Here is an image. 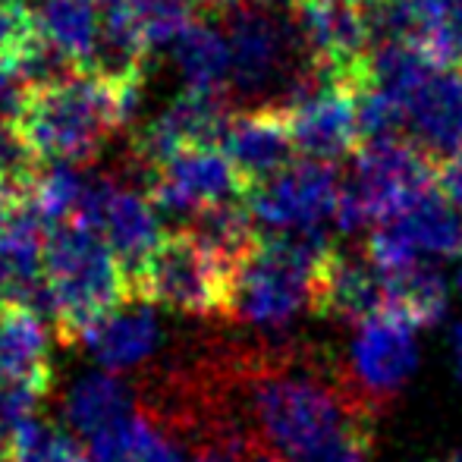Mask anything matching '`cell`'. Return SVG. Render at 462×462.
<instances>
[{"mask_svg":"<svg viewBox=\"0 0 462 462\" xmlns=\"http://www.w3.org/2000/svg\"><path fill=\"white\" fill-rule=\"evenodd\" d=\"M453 462H462V453H459V457H457V459H453Z\"/></svg>","mask_w":462,"mask_h":462,"instance_id":"33","label":"cell"},{"mask_svg":"<svg viewBox=\"0 0 462 462\" xmlns=\"http://www.w3.org/2000/svg\"><path fill=\"white\" fill-rule=\"evenodd\" d=\"M415 23V42L447 67L462 69V0H400Z\"/></svg>","mask_w":462,"mask_h":462,"instance_id":"22","label":"cell"},{"mask_svg":"<svg viewBox=\"0 0 462 462\" xmlns=\"http://www.w3.org/2000/svg\"><path fill=\"white\" fill-rule=\"evenodd\" d=\"M252 4H264V6H271V4H296V0H252Z\"/></svg>","mask_w":462,"mask_h":462,"instance_id":"30","label":"cell"},{"mask_svg":"<svg viewBox=\"0 0 462 462\" xmlns=\"http://www.w3.org/2000/svg\"><path fill=\"white\" fill-rule=\"evenodd\" d=\"M230 114L233 110H226V97L186 88L177 101L167 104L154 120H148L133 135V161L148 180L154 167L183 148L220 145Z\"/></svg>","mask_w":462,"mask_h":462,"instance_id":"13","label":"cell"},{"mask_svg":"<svg viewBox=\"0 0 462 462\" xmlns=\"http://www.w3.org/2000/svg\"><path fill=\"white\" fill-rule=\"evenodd\" d=\"M233 274L189 230L167 233L158 249L129 277L133 296L183 315H226Z\"/></svg>","mask_w":462,"mask_h":462,"instance_id":"5","label":"cell"},{"mask_svg":"<svg viewBox=\"0 0 462 462\" xmlns=\"http://www.w3.org/2000/svg\"><path fill=\"white\" fill-rule=\"evenodd\" d=\"M349 4H356V6H371V4H381V0H349Z\"/></svg>","mask_w":462,"mask_h":462,"instance_id":"31","label":"cell"},{"mask_svg":"<svg viewBox=\"0 0 462 462\" xmlns=\"http://www.w3.org/2000/svg\"><path fill=\"white\" fill-rule=\"evenodd\" d=\"M139 92L120 88L88 73L35 88L19 116V133L42 164H88L110 135L133 116Z\"/></svg>","mask_w":462,"mask_h":462,"instance_id":"1","label":"cell"},{"mask_svg":"<svg viewBox=\"0 0 462 462\" xmlns=\"http://www.w3.org/2000/svg\"><path fill=\"white\" fill-rule=\"evenodd\" d=\"M48 328L29 305L4 299L0 302V381L51 383Z\"/></svg>","mask_w":462,"mask_h":462,"instance_id":"18","label":"cell"},{"mask_svg":"<svg viewBox=\"0 0 462 462\" xmlns=\"http://www.w3.org/2000/svg\"><path fill=\"white\" fill-rule=\"evenodd\" d=\"M292 145L302 158L337 161L359 152V116H356V95L337 79L324 76L309 92H302L283 107Z\"/></svg>","mask_w":462,"mask_h":462,"instance_id":"12","label":"cell"},{"mask_svg":"<svg viewBox=\"0 0 462 462\" xmlns=\"http://www.w3.org/2000/svg\"><path fill=\"white\" fill-rule=\"evenodd\" d=\"M173 57L186 79V88L205 95H230L233 79V57L230 42L217 16L199 13L189 19V25L173 42Z\"/></svg>","mask_w":462,"mask_h":462,"instance_id":"17","label":"cell"},{"mask_svg":"<svg viewBox=\"0 0 462 462\" xmlns=\"http://www.w3.org/2000/svg\"><path fill=\"white\" fill-rule=\"evenodd\" d=\"M438 189L453 205L462 208V148L450 158H444V164L438 167Z\"/></svg>","mask_w":462,"mask_h":462,"instance_id":"25","label":"cell"},{"mask_svg":"<svg viewBox=\"0 0 462 462\" xmlns=\"http://www.w3.org/2000/svg\"><path fill=\"white\" fill-rule=\"evenodd\" d=\"M38 38L82 73L101 32V0H29Z\"/></svg>","mask_w":462,"mask_h":462,"instance_id":"19","label":"cell"},{"mask_svg":"<svg viewBox=\"0 0 462 462\" xmlns=\"http://www.w3.org/2000/svg\"><path fill=\"white\" fill-rule=\"evenodd\" d=\"M73 220L92 226L107 239V245L120 258L129 277L142 268V262L167 236L164 226H161V211L152 201V195L139 192V189H123L114 180L104 177L97 183H86V192H82Z\"/></svg>","mask_w":462,"mask_h":462,"instance_id":"10","label":"cell"},{"mask_svg":"<svg viewBox=\"0 0 462 462\" xmlns=\"http://www.w3.org/2000/svg\"><path fill=\"white\" fill-rule=\"evenodd\" d=\"M25 199H19V195H10V192H0V243L6 239V233H10L13 220H16L19 208H23Z\"/></svg>","mask_w":462,"mask_h":462,"instance_id":"26","label":"cell"},{"mask_svg":"<svg viewBox=\"0 0 462 462\" xmlns=\"http://www.w3.org/2000/svg\"><path fill=\"white\" fill-rule=\"evenodd\" d=\"M44 299L57 337L73 343L104 311L133 296L129 274L107 245V239L79 220L57 224L44 236L42 252Z\"/></svg>","mask_w":462,"mask_h":462,"instance_id":"2","label":"cell"},{"mask_svg":"<svg viewBox=\"0 0 462 462\" xmlns=\"http://www.w3.org/2000/svg\"><path fill=\"white\" fill-rule=\"evenodd\" d=\"M220 148L249 189L290 167L292 154H296L290 126H286L280 107H249L230 114Z\"/></svg>","mask_w":462,"mask_h":462,"instance_id":"15","label":"cell"},{"mask_svg":"<svg viewBox=\"0 0 462 462\" xmlns=\"http://www.w3.org/2000/svg\"><path fill=\"white\" fill-rule=\"evenodd\" d=\"M82 192H86V180L73 171L69 164H48L42 167L35 186L29 192L32 208L38 211V217L44 220V226H57L73 220L76 208L82 201Z\"/></svg>","mask_w":462,"mask_h":462,"instance_id":"24","label":"cell"},{"mask_svg":"<svg viewBox=\"0 0 462 462\" xmlns=\"http://www.w3.org/2000/svg\"><path fill=\"white\" fill-rule=\"evenodd\" d=\"M67 431L82 444L88 462H129L135 440V400L114 371L82 374L63 402Z\"/></svg>","mask_w":462,"mask_h":462,"instance_id":"7","label":"cell"},{"mask_svg":"<svg viewBox=\"0 0 462 462\" xmlns=\"http://www.w3.org/2000/svg\"><path fill=\"white\" fill-rule=\"evenodd\" d=\"M145 192L152 195L158 211L192 217L220 201L245 199L249 186L224 148L195 145L171 154L164 164L154 167L152 177L145 180Z\"/></svg>","mask_w":462,"mask_h":462,"instance_id":"9","label":"cell"},{"mask_svg":"<svg viewBox=\"0 0 462 462\" xmlns=\"http://www.w3.org/2000/svg\"><path fill=\"white\" fill-rule=\"evenodd\" d=\"M290 462H311V459H290Z\"/></svg>","mask_w":462,"mask_h":462,"instance_id":"32","label":"cell"},{"mask_svg":"<svg viewBox=\"0 0 462 462\" xmlns=\"http://www.w3.org/2000/svg\"><path fill=\"white\" fill-rule=\"evenodd\" d=\"M431 189H438V161L419 145L409 139L362 142L353 167L340 180L334 220L343 233L383 224Z\"/></svg>","mask_w":462,"mask_h":462,"instance_id":"4","label":"cell"},{"mask_svg":"<svg viewBox=\"0 0 462 462\" xmlns=\"http://www.w3.org/2000/svg\"><path fill=\"white\" fill-rule=\"evenodd\" d=\"M311 311L340 324H362L365 318L383 311L381 271L371 264L368 255L362 258L334 249L318 271Z\"/></svg>","mask_w":462,"mask_h":462,"instance_id":"16","label":"cell"},{"mask_svg":"<svg viewBox=\"0 0 462 462\" xmlns=\"http://www.w3.org/2000/svg\"><path fill=\"white\" fill-rule=\"evenodd\" d=\"M6 299V268H4V262H0V302Z\"/></svg>","mask_w":462,"mask_h":462,"instance_id":"29","label":"cell"},{"mask_svg":"<svg viewBox=\"0 0 462 462\" xmlns=\"http://www.w3.org/2000/svg\"><path fill=\"white\" fill-rule=\"evenodd\" d=\"M381 280L387 311L406 318L415 328H431L444 318L447 302H450V283L440 268L412 262L393 274H381Z\"/></svg>","mask_w":462,"mask_h":462,"instance_id":"21","label":"cell"},{"mask_svg":"<svg viewBox=\"0 0 462 462\" xmlns=\"http://www.w3.org/2000/svg\"><path fill=\"white\" fill-rule=\"evenodd\" d=\"M334 252L318 230H290L262 236L255 255L236 271L226 299V318L249 328L274 330L311 309L315 280Z\"/></svg>","mask_w":462,"mask_h":462,"instance_id":"3","label":"cell"},{"mask_svg":"<svg viewBox=\"0 0 462 462\" xmlns=\"http://www.w3.org/2000/svg\"><path fill=\"white\" fill-rule=\"evenodd\" d=\"M292 16L318 69L356 92L371 51L365 10L349 0H296Z\"/></svg>","mask_w":462,"mask_h":462,"instance_id":"11","label":"cell"},{"mask_svg":"<svg viewBox=\"0 0 462 462\" xmlns=\"http://www.w3.org/2000/svg\"><path fill=\"white\" fill-rule=\"evenodd\" d=\"M10 462H88V457L67 428L29 419L13 431Z\"/></svg>","mask_w":462,"mask_h":462,"instance_id":"23","label":"cell"},{"mask_svg":"<svg viewBox=\"0 0 462 462\" xmlns=\"http://www.w3.org/2000/svg\"><path fill=\"white\" fill-rule=\"evenodd\" d=\"M453 365H457V377L462 381V321L453 328Z\"/></svg>","mask_w":462,"mask_h":462,"instance_id":"27","label":"cell"},{"mask_svg":"<svg viewBox=\"0 0 462 462\" xmlns=\"http://www.w3.org/2000/svg\"><path fill=\"white\" fill-rule=\"evenodd\" d=\"M383 224L400 233L419 255L428 252L438 258H462V208L453 205L440 189L425 192Z\"/></svg>","mask_w":462,"mask_h":462,"instance_id":"20","label":"cell"},{"mask_svg":"<svg viewBox=\"0 0 462 462\" xmlns=\"http://www.w3.org/2000/svg\"><path fill=\"white\" fill-rule=\"evenodd\" d=\"M415 368H419L415 324L387 309L356 324L346 374L353 390L374 415L402 393Z\"/></svg>","mask_w":462,"mask_h":462,"instance_id":"6","label":"cell"},{"mask_svg":"<svg viewBox=\"0 0 462 462\" xmlns=\"http://www.w3.org/2000/svg\"><path fill=\"white\" fill-rule=\"evenodd\" d=\"M192 6H199V13H220L226 6H233L236 0H189Z\"/></svg>","mask_w":462,"mask_h":462,"instance_id":"28","label":"cell"},{"mask_svg":"<svg viewBox=\"0 0 462 462\" xmlns=\"http://www.w3.org/2000/svg\"><path fill=\"white\" fill-rule=\"evenodd\" d=\"M340 173L328 161H292L274 177L262 180L245 192L252 217L271 233L318 230L337 214Z\"/></svg>","mask_w":462,"mask_h":462,"instance_id":"8","label":"cell"},{"mask_svg":"<svg viewBox=\"0 0 462 462\" xmlns=\"http://www.w3.org/2000/svg\"><path fill=\"white\" fill-rule=\"evenodd\" d=\"M79 343L104 371L120 374V371H133L158 356L161 343H164V328L158 321L154 302L142 296H126L120 305L104 311L92 328H86Z\"/></svg>","mask_w":462,"mask_h":462,"instance_id":"14","label":"cell"}]
</instances>
